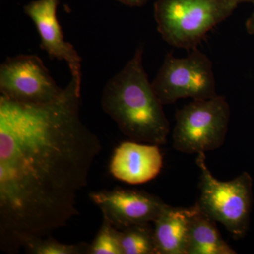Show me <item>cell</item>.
Here are the masks:
<instances>
[{"label": "cell", "mask_w": 254, "mask_h": 254, "mask_svg": "<svg viewBox=\"0 0 254 254\" xmlns=\"http://www.w3.org/2000/svg\"><path fill=\"white\" fill-rule=\"evenodd\" d=\"M81 79L57 99L30 104L0 96V248L17 254L26 241L51 236L78 215L99 137L80 117Z\"/></svg>", "instance_id": "cell-1"}, {"label": "cell", "mask_w": 254, "mask_h": 254, "mask_svg": "<svg viewBox=\"0 0 254 254\" xmlns=\"http://www.w3.org/2000/svg\"><path fill=\"white\" fill-rule=\"evenodd\" d=\"M143 48H137L125 67L105 85L103 111L130 140L163 145L170 131L163 105L143 66Z\"/></svg>", "instance_id": "cell-2"}, {"label": "cell", "mask_w": 254, "mask_h": 254, "mask_svg": "<svg viewBox=\"0 0 254 254\" xmlns=\"http://www.w3.org/2000/svg\"><path fill=\"white\" fill-rule=\"evenodd\" d=\"M238 5L236 0H157L155 20L164 41L190 51Z\"/></svg>", "instance_id": "cell-3"}, {"label": "cell", "mask_w": 254, "mask_h": 254, "mask_svg": "<svg viewBox=\"0 0 254 254\" xmlns=\"http://www.w3.org/2000/svg\"><path fill=\"white\" fill-rule=\"evenodd\" d=\"M200 170V210L219 222L236 240L243 238L250 228L253 200V180L245 172L230 181L217 180L205 163V153L197 154Z\"/></svg>", "instance_id": "cell-4"}, {"label": "cell", "mask_w": 254, "mask_h": 254, "mask_svg": "<svg viewBox=\"0 0 254 254\" xmlns=\"http://www.w3.org/2000/svg\"><path fill=\"white\" fill-rule=\"evenodd\" d=\"M230 114L225 97L218 95L208 99L193 100L175 115L174 148L186 154L218 149L225 143Z\"/></svg>", "instance_id": "cell-5"}, {"label": "cell", "mask_w": 254, "mask_h": 254, "mask_svg": "<svg viewBox=\"0 0 254 254\" xmlns=\"http://www.w3.org/2000/svg\"><path fill=\"white\" fill-rule=\"evenodd\" d=\"M152 86L163 105L185 98L204 100L218 95L213 64L198 48L182 58L168 53Z\"/></svg>", "instance_id": "cell-6"}, {"label": "cell", "mask_w": 254, "mask_h": 254, "mask_svg": "<svg viewBox=\"0 0 254 254\" xmlns=\"http://www.w3.org/2000/svg\"><path fill=\"white\" fill-rule=\"evenodd\" d=\"M63 91L37 55L9 58L0 66V93L10 100L44 104L57 99Z\"/></svg>", "instance_id": "cell-7"}, {"label": "cell", "mask_w": 254, "mask_h": 254, "mask_svg": "<svg viewBox=\"0 0 254 254\" xmlns=\"http://www.w3.org/2000/svg\"><path fill=\"white\" fill-rule=\"evenodd\" d=\"M89 197L106 218L119 230L156 220L166 203L143 190L115 188L91 192Z\"/></svg>", "instance_id": "cell-8"}, {"label": "cell", "mask_w": 254, "mask_h": 254, "mask_svg": "<svg viewBox=\"0 0 254 254\" xmlns=\"http://www.w3.org/2000/svg\"><path fill=\"white\" fill-rule=\"evenodd\" d=\"M60 0H35L24 6L25 14L31 18L41 38V48L50 59L66 61L71 76L82 78L81 58L74 47L65 41L57 9Z\"/></svg>", "instance_id": "cell-9"}, {"label": "cell", "mask_w": 254, "mask_h": 254, "mask_svg": "<svg viewBox=\"0 0 254 254\" xmlns=\"http://www.w3.org/2000/svg\"><path fill=\"white\" fill-rule=\"evenodd\" d=\"M163 160L158 145L123 142L114 150L109 165L115 179L128 185H142L158 176Z\"/></svg>", "instance_id": "cell-10"}, {"label": "cell", "mask_w": 254, "mask_h": 254, "mask_svg": "<svg viewBox=\"0 0 254 254\" xmlns=\"http://www.w3.org/2000/svg\"><path fill=\"white\" fill-rule=\"evenodd\" d=\"M198 210L165 205L153 222L158 254H187L192 217Z\"/></svg>", "instance_id": "cell-11"}, {"label": "cell", "mask_w": 254, "mask_h": 254, "mask_svg": "<svg viewBox=\"0 0 254 254\" xmlns=\"http://www.w3.org/2000/svg\"><path fill=\"white\" fill-rule=\"evenodd\" d=\"M216 222L200 210L192 217L187 254H236L223 240Z\"/></svg>", "instance_id": "cell-12"}, {"label": "cell", "mask_w": 254, "mask_h": 254, "mask_svg": "<svg viewBox=\"0 0 254 254\" xmlns=\"http://www.w3.org/2000/svg\"><path fill=\"white\" fill-rule=\"evenodd\" d=\"M123 254H158L154 227L150 223L138 224L120 230Z\"/></svg>", "instance_id": "cell-13"}, {"label": "cell", "mask_w": 254, "mask_h": 254, "mask_svg": "<svg viewBox=\"0 0 254 254\" xmlns=\"http://www.w3.org/2000/svg\"><path fill=\"white\" fill-rule=\"evenodd\" d=\"M90 245L82 243H61L51 236L35 237L26 241L23 246L25 252L31 254H88Z\"/></svg>", "instance_id": "cell-14"}, {"label": "cell", "mask_w": 254, "mask_h": 254, "mask_svg": "<svg viewBox=\"0 0 254 254\" xmlns=\"http://www.w3.org/2000/svg\"><path fill=\"white\" fill-rule=\"evenodd\" d=\"M120 233V230L103 218L99 231L89 246L88 254H123Z\"/></svg>", "instance_id": "cell-15"}, {"label": "cell", "mask_w": 254, "mask_h": 254, "mask_svg": "<svg viewBox=\"0 0 254 254\" xmlns=\"http://www.w3.org/2000/svg\"><path fill=\"white\" fill-rule=\"evenodd\" d=\"M116 1L131 7H140L144 5L148 0H116Z\"/></svg>", "instance_id": "cell-16"}, {"label": "cell", "mask_w": 254, "mask_h": 254, "mask_svg": "<svg viewBox=\"0 0 254 254\" xmlns=\"http://www.w3.org/2000/svg\"><path fill=\"white\" fill-rule=\"evenodd\" d=\"M246 29L249 34L254 36V9L252 14L246 21Z\"/></svg>", "instance_id": "cell-17"}, {"label": "cell", "mask_w": 254, "mask_h": 254, "mask_svg": "<svg viewBox=\"0 0 254 254\" xmlns=\"http://www.w3.org/2000/svg\"><path fill=\"white\" fill-rule=\"evenodd\" d=\"M236 1L239 3V4L241 3H252V4L254 3V0H236Z\"/></svg>", "instance_id": "cell-18"}]
</instances>
